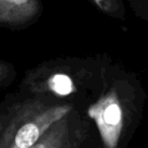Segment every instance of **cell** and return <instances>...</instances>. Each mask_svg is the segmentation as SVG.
Listing matches in <instances>:
<instances>
[{"label":"cell","instance_id":"6","mask_svg":"<svg viewBox=\"0 0 148 148\" xmlns=\"http://www.w3.org/2000/svg\"><path fill=\"white\" fill-rule=\"evenodd\" d=\"M91 3L105 15L118 21L126 19V8L123 0H90Z\"/></svg>","mask_w":148,"mask_h":148},{"label":"cell","instance_id":"8","mask_svg":"<svg viewBox=\"0 0 148 148\" xmlns=\"http://www.w3.org/2000/svg\"><path fill=\"white\" fill-rule=\"evenodd\" d=\"M137 17L148 21V0H128Z\"/></svg>","mask_w":148,"mask_h":148},{"label":"cell","instance_id":"2","mask_svg":"<svg viewBox=\"0 0 148 148\" xmlns=\"http://www.w3.org/2000/svg\"><path fill=\"white\" fill-rule=\"evenodd\" d=\"M146 99L137 75L113 64L103 91L85 109L97 130L99 148H128Z\"/></svg>","mask_w":148,"mask_h":148},{"label":"cell","instance_id":"7","mask_svg":"<svg viewBox=\"0 0 148 148\" xmlns=\"http://www.w3.org/2000/svg\"><path fill=\"white\" fill-rule=\"evenodd\" d=\"M17 77V71L12 63L0 60V89L6 88Z\"/></svg>","mask_w":148,"mask_h":148},{"label":"cell","instance_id":"4","mask_svg":"<svg viewBox=\"0 0 148 148\" xmlns=\"http://www.w3.org/2000/svg\"><path fill=\"white\" fill-rule=\"evenodd\" d=\"M31 148H99L93 123L76 108L53 124Z\"/></svg>","mask_w":148,"mask_h":148},{"label":"cell","instance_id":"1","mask_svg":"<svg viewBox=\"0 0 148 148\" xmlns=\"http://www.w3.org/2000/svg\"><path fill=\"white\" fill-rule=\"evenodd\" d=\"M112 64L107 57H67L47 60L27 70L18 90L48 95L85 110L97 99Z\"/></svg>","mask_w":148,"mask_h":148},{"label":"cell","instance_id":"5","mask_svg":"<svg viewBox=\"0 0 148 148\" xmlns=\"http://www.w3.org/2000/svg\"><path fill=\"white\" fill-rule=\"evenodd\" d=\"M42 12L41 0H0V27L25 29L34 25Z\"/></svg>","mask_w":148,"mask_h":148},{"label":"cell","instance_id":"3","mask_svg":"<svg viewBox=\"0 0 148 148\" xmlns=\"http://www.w3.org/2000/svg\"><path fill=\"white\" fill-rule=\"evenodd\" d=\"M76 108L48 95L17 90L6 95L0 103V148H31L55 122Z\"/></svg>","mask_w":148,"mask_h":148}]
</instances>
